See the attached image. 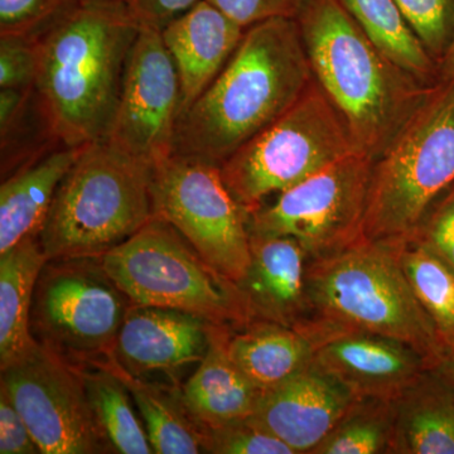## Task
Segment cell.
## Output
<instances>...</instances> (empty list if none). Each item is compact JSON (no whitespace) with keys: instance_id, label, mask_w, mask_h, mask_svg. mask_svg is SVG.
I'll return each mask as SVG.
<instances>
[{"instance_id":"f546056e","label":"cell","mask_w":454,"mask_h":454,"mask_svg":"<svg viewBox=\"0 0 454 454\" xmlns=\"http://www.w3.org/2000/svg\"><path fill=\"white\" fill-rule=\"evenodd\" d=\"M207 453L294 454L291 447L252 417L207 429Z\"/></svg>"},{"instance_id":"277c9868","label":"cell","mask_w":454,"mask_h":454,"mask_svg":"<svg viewBox=\"0 0 454 454\" xmlns=\"http://www.w3.org/2000/svg\"><path fill=\"white\" fill-rule=\"evenodd\" d=\"M310 319L333 331H365L408 343L433 370L444 355L434 325L415 297L393 241L360 239L309 260Z\"/></svg>"},{"instance_id":"83f0119b","label":"cell","mask_w":454,"mask_h":454,"mask_svg":"<svg viewBox=\"0 0 454 454\" xmlns=\"http://www.w3.org/2000/svg\"><path fill=\"white\" fill-rule=\"evenodd\" d=\"M393 400L357 399L310 454L390 453Z\"/></svg>"},{"instance_id":"e575fe53","label":"cell","mask_w":454,"mask_h":454,"mask_svg":"<svg viewBox=\"0 0 454 454\" xmlns=\"http://www.w3.org/2000/svg\"><path fill=\"white\" fill-rule=\"evenodd\" d=\"M0 453H41L22 414L3 389H0Z\"/></svg>"},{"instance_id":"cb8c5ba5","label":"cell","mask_w":454,"mask_h":454,"mask_svg":"<svg viewBox=\"0 0 454 454\" xmlns=\"http://www.w3.org/2000/svg\"><path fill=\"white\" fill-rule=\"evenodd\" d=\"M127 385L138 408L153 453H207V429L201 426L181 399V394L125 372L112 357L100 360Z\"/></svg>"},{"instance_id":"52a82bcc","label":"cell","mask_w":454,"mask_h":454,"mask_svg":"<svg viewBox=\"0 0 454 454\" xmlns=\"http://www.w3.org/2000/svg\"><path fill=\"white\" fill-rule=\"evenodd\" d=\"M100 260L133 306L182 310L234 330L252 322L238 286L167 221L154 217Z\"/></svg>"},{"instance_id":"836d02e7","label":"cell","mask_w":454,"mask_h":454,"mask_svg":"<svg viewBox=\"0 0 454 454\" xmlns=\"http://www.w3.org/2000/svg\"><path fill=\"white\" fill-rule=\"evenodd\" d=\"M221 9L226 16L238 25L249 28L250 26L274 20L289 18L297 20L309 0H208Z\"/></svg>"},{"instance_id":"f35d334b","label":"cell","mask_w":454,"mask_h":454,"mask_svg":"<svg viewBox=\"0 0 454 454\" xmlns=\"http://www.w3.org/2000/svg\"><path fill=\"white\" fill-rule=\"evenodd\" d=\"M438 66L441 77H454V27L452 40L448 46L446 55L443 56Z\"/></svg>"},{"instance_id":"4dcf8cb0","label":"cell","mask_w":454,"mask_h":454,"mask_svg":"<svg viewBox=\"0 0 454 454\" xmlns=\"http://www.w3.org/2000/svg\"><path fill=\"white\" fill-rule=\"evenodd\" d=\"M77 0H0V35L35 38Z\"/></svg>"},{"instance_id":"7402d4cb","label":"cell","mask_w":454,"mask_h":454,"mask_svg":"<svg viewBox=\"0 0 454 454\" xmlns=\"http://www.w3.org/2000/svg\"><path fill=\"white\" fill-rule=\"evenodd\" d=\"M390 453L454 454V387L428 370L393 400Z\"/></svg>"},{"instance_id":"d4e9b609","label":"cell","mask_w":454,"mask_h":454,"mask_svg":"<svg viewBox=\"0 0 454 454\" xmlns=\"http://www.w3.org/2000/svg\"><path fill=\"white\" fill-rule=\"evenodd\" d=\"M367 37L394 64L426 85L439 82V67L403 16L395 0H343Z\"/></svg>"},{"instance_id":"4fadbf2b","label":"cell","mask_w":454,"mask_h":454,"mask_svg":"<svg viewBox=\"0 0 454 454\" xmlns=\"http://www.w3.org/2000/svg\"><path fill=\"white\" fill-rule=\"evenodd\" d=\"M181 115V82L160 29L140 26L109 139L146 162L173 154Z\"/></svg>"},{"instance_id":"8fae6325","label":"cell","mask_w":454,"mask_h":454,"mask_svg":"<svg viewBox=\"0 0 454 454\" xmlns=\"http://www.w3.org/2000/svg\"><path fill=\"white\" fill-rule=\"evenodd\" d=\"M154 217L169 223L217 273L235 284L250 264L247 216L217 164L172 154L155 164Z\"/></svg>"},{"instance_id":"9a60e30c","label":"cell","mask_w":454,"mask_h":454,"mask_svg":"<svg viewBox=\"0 0 454 454\" xmlns=\"http://www.w3.org/2000/svg\"><path fill=\"white\" fill-rule=\"evenodd\" d=\"M313 363L358 399H396L430 370L426 358L408 343L365 331L330 334Z\"/></svg>"},{"instance_id":"3957f363","label":"cell","mask_w":454,"mask_h":454,"mask_svg":"<svg viewBox=\"0 0 454 454\" xmlns=\"http://www.w3.org/2000/svg\"><path fill=\"white\" fill-rule=\"evenodd\" d=\"M297 22L313 77L358 151L375 162L433 85L420 82L385 56L343 0H309Z\"/></svg>"},{"instance_id":"1f68e13d","label":"cell","mask_w":454,"mask_h":454,"mask_svg":"<svg viewBox=\"0 0 454 454\" xmlns=\"http://www.w3.org/2000/svg\"><path fill=\"white\" fill-rule=\"evenodd\" d=\"M35 76V38L0 35V89L33 90Z\"/></svg>"},{"instance_id":"2e32d148","label":"cell","mask_w":454,"mask_h":454,"mask_svg":"<svg viewBox=\"0 0 454 454\" xmlns=\"http://www.w3.org/2000/svg\"><path fill=\"white\" fill-rule=\"evenodd\" d=\"M210 330V322L191 313L131 304L109 357L137 378L177 372L201 363Z\"/></svg>"},{"instance_id":"603a6c76","label":"cell","mask_w":454,"mask_h":454,"mask_svg":"<svg viewBox=\"0 0 454 454\" xmlns=\"http://www.w3.org/2000/svg\"><path fill=\"white\" fill-rule=\"evenodd\" d=\"M49 262L40 236L26 239L0 255V369L35 348L31 310L42 269Z\"/></svg>"},{"instance_id":"30bf717a","label":"cell","mask_w":454,"mask_h":454,"mask_svg":"<svg viewBox=\"0 0 454 454\" xmlns=\"http://www.w3.org/2000/svg\"><path fill=\"white\" fill-rule=\"evenodd\" d=\"M373 160L346 155L279 193L247 217L253 236H288L310 260L346 249L364 238Z\"/></svg>"},{"instance_id":"8d00e7d4","label":"cell","mask_w":454,"mask_h":454,"mask_svg":"<svg viewBox=\"0 0 454 454\" xmlns=\"http://www.w3.org/2000/svg\"><path fill=\"white\" fill-rule=\"evenodd\" d=\"M33 98V90L0 89V137L3 143L11 138Z\"/></svg>"},{"instance_id":"7c38bea8","label":"cell","mask_w":454,"mask_h":454,"mask_svg":"<svg viewBox=\"0 0 454 454\" xmlns=\"http://www.w3.org/2000/svg\"><path fill=\"white\" fill-rule=\"evenodd\" d=\"M0 389L22 414L43 454L113 453L90 406L82 367L35 343L2 370Z\"/></svg>"},{"instance_id":"d6986e66","label":"cell","mask_w":454,"mask_h":454,"mask_svg":"<svg viewBox=\"0 0 454 454\" xmlns=\"http://www.w3.org/2000/svg\"><path fill=\"white\" fill-rule=\"evenodd\" d=\"M330 334L333 333L315 319L297 327L252 321L230 330L227 352L235 365L262 391L309 367Z\"/></svg>"},{"instance_id":"d6a6232c","label":"cell","mask_w":454,"mask_h":454,"mask_svg":"<svg viewBox=\"0 0 454 454\" xmlns=\"http://www.w3.org/2000/svg\"><path fill=\"white\" fill-rule=\"evenodd\" d=\"M411 239L428 247L454 270V186L430 208Z\"/></svg>"},{"instance_id":"ab89813d","label":"cell","mask_w":454,"mask_h":454,"mask_svg":"<svg viewBox=\"0 0 454 454\" xmlns=\"http://www.w3.org/2000/svg\"><path fill=\"white\" fill-rule=\"evenodd\" d=\"M124 2H127V0H124Z\"/></svg>"},{"instance_id":"9c48e42d","label":"cell","mask_w":454,"mask_h":454,"mask_svg":"<svg viewBox=\"0 0 454 454\" xmlns=\"http://www.w3.org/2000/svg\"><path fill=\"white\" fill-rule=\"evenodd\" d=\"M131 301L100 256L49 260L31 310L35 342L82 366L112 355Z\"/></svg>"},{"instance_id":"d590c367","label":"cell","mask_w":454,"mask_h":454,"mask_svg":"<svg viewBox=\"0 0 454 454\" xmlns=\"http://www.w3.org/2000/svg\"><path fill=\"white\" fill-rule=\"evenodd\" d=\"M199 2L201 0H127V4L140 26L162 31Z\"/></svg>"},{"instance_id":"5bb4252c","label":"cell","mask_w":454,"mask_h":454,"mask_svg":"<svg viewBox=\"0 0 454 454\" xmlns=\"http://www.w3.org/2000/svg\"><path fill=\"white\" fill-rule=\"evenodd\" d=\"M357 399L342 382L312 363L262 390L252 418L294 454H310Z\"/></svg>"},{"instance_id":"8992f818","label":"cell","mask_w":454,"mask_h":454,"mask_svg":"<svg viewBox=\"0 0 454 454\" xmlns=\"http://www.w3.org/2000/svg\"><path fill=\"white\" fill-rule=\"evenodd\" d=\"M454 186V77H441L373 162L364 239L413 238Z\"/></svg>"},{"instance_id":"6da1fadb","label":"cell","mask_w":454,"mask_h":454,"mask_svg":"<svg viewBox=\"0 0 454 454\" xmlns=\"http://www.w3.org/2000/svg\"><path fill=\"white\" fill-rule=\"evenodd\" d=\"M140 25L124 0H77L35 37L33 98L53 142L109 138Z\"/></svg>"},{"instance_id":"44dd1931","label":"cell","mask_w":454,"mask_h":454,"mask_svg":"<svg viewBox=\"0 0 454 454\" xmlns=\"http://www.w3.org/2000/svg\"><path fill=\"white\" fill-rule=\"evenodd\" d=\"M230 330L211 325L207 352L179 390L187 411L206 429L252 417L262 394L230 357Z\"/></svg>"},{"instance_id":"ac0fdd59","label":"cell","mask_w":454,"mask_h":454,"mask_svg":"<svg viewBox=\"0 0 454 454\" xmlns=\"http://www.w3.org/2000/svg\"><path fill=\"white\" fill-rule=\"evenodd\" d=\"M245 31L208 0L197 3L160 31L181 82V115L219 76Z\"/></svg>"},{"instance_id":"ba28073f","label":"cell","mask_w":454,"mask_h":454,"mask_svg":"<svg viewBox=\"0 0 454 454\" xmlns=\"http://www.w3.org/2000/svg\"><path fill=\"white\" fill-rule=\"evenodd\" d=\"M360 152L336 107L313 77L283 115L221 166L247 216L346 155ZM363 153V152H361Z\"/></svg>"},{"instance_id":"f1b7e54d","label":"cell","mask_w":454,"mask_h":454,"mask_svg":"<svg viewBox=\"0 0 454 454\" xmlns=\"http://www.w3.org/2000/svg\"><path fill=\"white\" fill-rule=\"evenodd\" d=\"M395 3L439 65L452 40L454 0H395Z\"/></svg>"},{"instance_id":"74e56055","label":"cell","mask_w":454,"mask_h":454,"mask_svg":"<svg viewBox=\"0 0 454 454\" xmlns=\"http://www.w3.org/2000/svg\"><path fill=\"white\" fill-rule=\"evenodd\" d=\"M433 372H437L439 376L454 387V346L447 349L441 363L433 369Z\"/></svg>"},{"instance_id":"484cf974","label":"cell","mask_w":454,"mask_h":454,"mask_svg":"<svg viewBox=\"0 0 454 454\" xmlns=\"http://www.w3.org/2000/svg\"><path fill=\"white\" fill-rule=\"evenodd\" d=\"M82 367L90 406L101 434L114 453L151 454L145 427L133 408V396L124 381L101 361Z\"/></svg>"},{"instance_id":"ffe728a7","label":"cell","mask_w":454,"mask_h":454,"mask_svg":"<svg viewBox=\"0 0 454 454\" xmlns=\"http://www.w3.org/2000/svg\"><path fill=\"white\" fill-rule=\"evenodd\" d=\"M82 146L59 145L44 149L3 178L0 255L26 239L40 236L57 188L76 162Z\"/></svg>"},{"instance_id":"4316f807","label":"cell","mask_w":454,"mask_h":454,"mask_svg":"<svg viewBox=\"0 0 454 454\" xmlns=\"http://www.w3.org/2000/svg\"><path fill=\"white\" fill-rule=\"evenodd\" d=\"M393 243L406 279L434 325L446 354L454 346V270L415 239Z\"/></svg>"},{"instance_id":"5b68a950","label":"cell","mask_w":454,"mask_h":454,"mask_svg":"<svg viewBox=\"0 0 454 454\" xmlns=\"http://www.w3.org/2000/svg\"><path fill=\"white\" fill-rule=\"evenodd\" d=\"M154 169L109 138L83 145L41 229L47 258L104 255L151 223Z\"/></svg>"},{"instance_id":"e0dca14e","label":"cell","mask_w":454,"mask_h":454,"mask_svg":"<svg viewBox=\"0 0 454 454\" xmlns=\"http://www.w3.org/2000/svg\"><path fill=\"white\" fill-rule=\"evenodd\" d=\"M250 264L236 283L252 321L303 325L310 321L309 256L288 236L250 235Z\"/></svg>"},{"instance_id":"7a4b0ae2","label":"cell","mask_w":454,"mask_h":454,"mask_svg":"<svg viewBox=\"0 0 454 454\" xmlns=\"http://www.w3.org/2000/svg\"><path fill=\"white\" fill-rule=\"evenodd\" d=\"M312 80L297 20L250 26L219 76L179 116L173 154L223 166L283 115Z\"/></svg>"}]
</instances>
